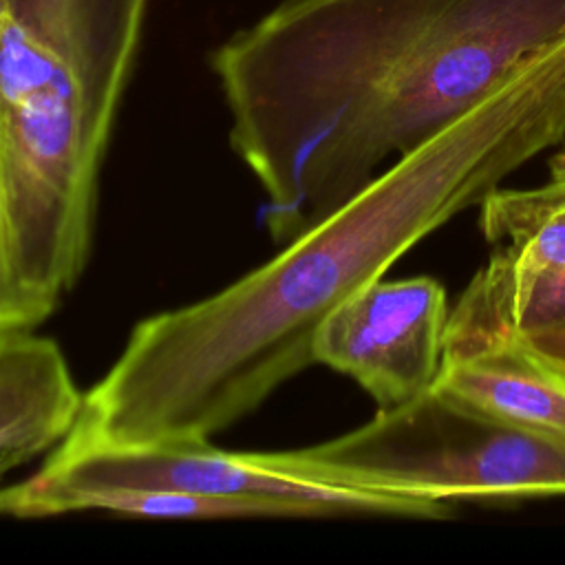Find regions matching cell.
<instances>
[{
  "label": "cell",
  "mask_w": 565,
  "mask_h": 565,
  "mask_svg": "<svg viewBox=\"0 0 565 565\" xmlns=\"http://www.w3.org/2000/svg\"><path fill=\"white\" fill-rule=\"evenodd\" d=\"M565 143V99L510 79L399 152L353 196L225 289L139 320L64 441H201L316 364L329 316L519 168Z\"/></svg>",
  "instance_id": "6da1fadb"
},
{
  "label": "cell",
  "mask_w": 565,
  "mask_h": 565,
  "mask_svg": "<svg viewBox=\"0 0 565 565\" xmlns=\"http://www.w3.org/2000/svg\"><path fill=\"white\" fill-rule=\"evenodd\" d=\"M561 49L565 0H282L210 66L265 227L287 243Z\"/></svg>",
  "instance_id": "7a4b0ae2"
},
{
  "label": "cell",
  "mask_w": 565,
  "mask_h": 565,
  "mask_svg": "<svg viewBox=\"0 0 565 565\" xmlns=\"http://www.w3.org/2000/svg\"><path fill=\"white\" fill-rule=\"evenodd\" d=\"M150 0H0V188L20 313L44 322L93 243L99 170Z\"/></svg>",
  "instance_id": "3957f363"
},
{
  "label": "cell",
  "mask_w": 565,
  "mask_h": 565,
  "mask_svg": "<svg viewBox=\"0 0 565 565\" xmlns=\"http://www.w3.org/2000/svg\"><path fill=\"white\" fill-rule=\"evenodd\" d=\"M247 455L271 470L448 505L565 499V441L463 408L433 386L333 439Z\"/></svg>",
  "instance_id": "277c9868"
},
{
  "label": "cell",
  "mask_w": 565,
  "mask_h": 565,
  "mask_svg": "<svg viewBox=\"0 0 565 565\" xmlns=\"http://www.w3.org/2000/svg\"><path fill=\"white\" fill-rule=\"evenodd\" d=\"M102 490H168L223 497H274L300 503L309 516H399L441 521L455 505L307 479L256 463L247 452L201 441L77 446L62 441L31 477L0 488V514L42 519L73 512Z\"/></svg>",
  "instance_id": "5b68a950"
},
{
  "label": "cell",
  "mask_w": 565,
  "mask_h": 565,
  "mask_svg": "<svg viewBox=\"0 0 565 565\" xmlns=\"http://www.w3.org/2000/svg\"><path fill=\"white\" fill-rule=\"evenodd\" d=\"M430 386L463 408L565 441V371L510 322L492 258L448 311Z\"/></svg>",
  "instance_id": "8992f818"
},
{
  "label": "cell",
  "mask_w": 565,
  "mask_h": 565,
  "mask_svg": "<svg viewBox=\"0 0 565 565\" xmlns=\"http://www.w3.org/2000/svg\"><path fill=\"white\" fill-rule=\"evenodd\" d=\"M448 311L446 287L433 276L380 278L322 324L316 364L355 380L377 408L399 406L435 382Z\"/></svg>",
  "instance_id": "52a82bcc"
},
{
  "label": "cell",
  "mask_w": 565,
  "mask_h": 565,
  "mask_svg": "<svg viewBox=\"0 0 565 565\" xmlns=\"http://www.w3.org/2000/svg\"><path fill=\"white\" fill-rule=\"evenodd\" d=\"M82 399L55 340L31 329L0 335V481L55 450L73 430Z\"/></svg>",
  "instance_id": "ba28073f"
},
{
  "label": "cell",
  "mask_w": 565,
  "mask_h": 565,
  "mask_svg": "<svg viewBox=\"0 0 565 565\" xmlns=\"http://www.w3.org/2000/svg\"><path fill=\"white\" fill-rule=\"evenodd\" d=\"M479 212L486 241L512 267H565V194L552 183L499 185L479 203Z\"/></svg>",
  "instance_id": "9c48e42d"
},
{
  "label": "cell",
  "mask_w": 565,
  "mask_h": 565,
  "mask_svg": "<svg viewBox=\"0 0 565 565\" xmlns=\"http://www.w3.org/2000/svg\"><path fill=\"white\" fill-rule=\"evenodd\" d=\"M73 512H113L150 519L309 516L307 508L274 497H223L168 490H102L75 501Z\"/></svg>",
  "instance_id": "30bf717a"
},
{
  "label": "cell",
  "mask_w": 565,
  "mask_h": 565,
  "mask_svg": "<svg viewBox=\"0 0 565 565\" xmlns=\"http://www.w3.org/2000/svg\"><path fill=\"white\" fill-rule=\"evenodd\" d=\"M490 258L499 271L508 318L523 335L565 329V267L516 269L499 249Z\"/></svg>",
  "instance_id": "8fae6325"
},
{
  "label": "cell",
  "mask_w": 565,
  "mask_h": 565,
  "mask_svg": "<svg viewBox=\"0 0 565 565\" xmlns=\"http://www.w3.org/2000/svg\"><path fill=\"white\" fill-rule=\"evenodd\" d=\"M532 347L547 358L550 362H554L556 366H561L565 371V329H554V331H543L536 335H525Z\"/></svg>",
  "instance_id": "7c38bea8"
},
{
  "label": "cell",
  "mask_w": 565,
  "mask_h": 565,
  "mask_svg": "<svg viewBox=\"0 0 565 565\" xmlns=\"http://www.w3.org/2000/svg\"><path fill=\"white\" fill-rule=\"evenodd\" d=\"M547 183L565 194V143H561L547 161Z\"/></svg>",
  "instance_id": "4fadbf2b"
}]
</instances>
